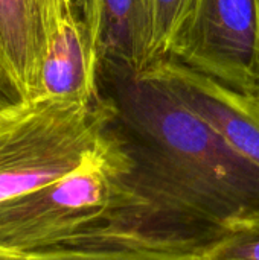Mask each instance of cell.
Segmentation results:
<instances>
[{"instance_id":"obj_1","label":"cell","mask_w":259,"mask_h":260,"mask_svg":"<svg viewBox=\"0 0 259 260\" xmlns=\"http://www.w3.org/2000/svg\"><path fill=\"white\" fill-rule=\"evenodd\" d=\"M127 155L111 207L64 247H119L198 256L259 210V171L176 93L143 75H99Z\"/></svg>"},{"instance_id":"obj_2","label":"cell","mask_w":259,"mask_h":260,"mask_svg":"<svg viewBox=\"0 0 259 260\" xmlns=\"http://www.w3.org/2000/svg\"><path fill=\"white\" fill-rule=\"evenodd\" d=\"M116 111L96 102L23 101L0 110V203L55 183L105 145Z\"/></svg>"},{"instance_id":"obj_3","label":"cell","mask_w":259,"mask_h":260,"mask_svg":"<svg viewBox=\"0 0 259 260\" xmlns=\"http://www.w3.org/2000/svg\"><path fill=\"white\" fill-rule=\"evenodd\" d=\"M114 122V120H113ZM127 155L111 125L104 148L64 178L0 203V256L64 245L98 225L111 207Z\"/></svg>"},{"instance_id":"obj_4","label":"cell","mask_w":259,"mask_h":260,"mask_svg":"<svg viewBox=\"0 0 259 260\" xmlns=\"http://www.w3.org/2000/svg\"><path fill=\"white\" fill-rule=\"evenodd\" d=\"M166 58L258 96L259 0H192Z\"/></svg>"},{"instance_id":"obj_5","label":"cell","mask_w":259,"mask_h":260,"mask_svg":"<svg viewBox=\"0 0 259 260\" xmlns=\"http://www.w3.org/2000/svg\"><path fill=\"white\" fill-rule=\"evenodd\" d=\"M140 75L166 85L259 171L258 96L237 91L171 58L153 62Z\"/></svg>"},{"instance_id":"obj_6","label":"cell","mask_w":259,"mask_h":260,"mask_svg":"<svg viewBox=\"0 0 259 260\" xmlns=\"http://www.w3.org/2000/svg\"><path fill=\"white\" fill-rule=\"evenodd\" d=\"M101 98L90 30L76 11L69 8L49 29L34 99L90 104Z\"/></svg>"},{"instance_id":"obj_7","label":"cell","mask_w":259,"mask_h":260,"mask_svg":"<svg viewBox=\"0 0 259 260\" xmlns=\"http://www.w3.org/2000/svg\"><path fill=\"white\" fill-rule=\"evenodd\" d=\"M90 32L98 76L108 72L140 75L151 66V0H95Z\"/></svg>"},{"instance_id":"obj_8","label":"cell","mask_w":259,"mask_h":260,"mask_svg":"<svg viewBox=\"0 0 259 260\" xmlns=\"http://www.w3.org/2000/svg\"><path fill=\"white\" fill-rule=\"evenodd\" d=\"M70 5V0H0V58L24 101L35 98L49 29Z\"/></svg>"},{"instance_id":"obj_9","label":"cell","mask_w":259,"mask_h":260,"mask_svg":"<svg viewBox=\"0 0 259 260\" xmlns=\"http://www.w3.org/2000/svg\"><path fill=\"white\" fill-rule=\"evenodd\" d=\"M0 257L9 260H198L192 254L119 247H55L23 256Z\"/></svg>"},{"instance_id":"obj_10","label":"cell","mask_w":259,"mask_h":260,"mask_svg":"<svg viewBox=\"0 0 259 260\" xmlns=\"http://www.w3.org/2000/svg\"><path fill=\"white\" fill-rule=\"evenodd\" d=\"M197 259L259 260V210L232 222Z\"/></svg>"},{"instance_id":"obj_11","label":"cell","mask_w":259,"mask_h":260,"mask_svg":"<svg viewBox=\"0 0 259 260\" xmlns=\"http://www.w3.org/2000/svg\"><path fill=\"white\" fill-rule=\"evenodd\" d=\"M192 0H151L153 44L151 64L168 56L176 34L179 32Z\"/></svg>"},{"instance_id":"obj_12","label":"cell","mask_w":259,"mask_h":260,"mask_svg":"<svg viewBox=\"0 0 259 260\" xmlns=\"http://www.w3.org/2000/svg\"><path fill=\"white\" fill-rule=\"evenodd\" d=\"M24 101V96L14 76L0 58V110L14 107Z\"/></svg>"},{"instance_id":"obj_13","label":"cell","mask_w":259,"mask_h":260,"mask_svg":"<svg viewBox=\"0 0 259 260\" xmlns=\"http://www.w3.org/2000/svg\"><path fill=\"white\" fill-rule=\"evenodd\" d=\"M76 14L81 17V20L87 24L89 30L92 29L93 21V12H95V0H70ZM92 35V32H90Z\"/></svg>"},{"instance_id":"obj_14","label":"cell","mask_w":259,"mask_h":260,"mask_svg":"<svg viewBox=\"0 0 259 260\" xmlns=\"http://www.w3.org/2000/svg\"><path fill=\"white\" fill-rule=\"evenodd\" d=\"M0 260H9V259H6V257H0Z\"/></svg>"},{"instance_id":"obj_15","label":"cell","mask_w":259,"mask_h":260,"mask_svg":"<svg viewBox=\"0 0 259 260\" xmlns=\"http://www.w3.org/2000/svg\"><path fill=\"white\" fill-rule=\"evenodd\" d=\"M258 98H259V93H258Z\"/></svg>"}]
</instances>
